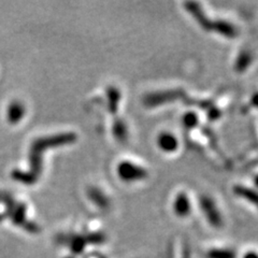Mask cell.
<instances>
[{"label": "cell", "mask_w": 258, "mask_h": 258, "mask_svg": "<svg viewBox=\"0 0 258 258\" xmlns=\"http://www.w3.org/2000/svg\"><path fill=\"white\" fill-rule=\"evenodd\" d=\"M117 172L119 176L125 181H134V180H140L142 177H145L147 172L143 170L139 166H135L132 163H122L118 168Z\"/></svg>", "instance_id": "cell-1"}, {"label": "cell", "mask_w": 258, "mask_h": 258, "mask_svg": "<svg viewBox=\"0 0 258 258\" xmlns=\"http://www.w3.org/2000/svg\"><path fill=\"white\" fill-rule=\"evenodd\" d=\"M158 145L165 152H173L177 149V140L175 136L165 133L158 137Z\"/></svg>", "instance_id": "cell-2"}, {"label": "cell", "mask_w": 258, "mask_h": 258, "mask_svg": "<svg viewBox=\"0 0 258 258\" xmlns=\"http://www.w3.org/2000/svg\"><path fill=\"white\" fill-rule=\"evenodd\" d=\"M203 209L206 213V216L208 217V220L212 226L214 227H220L222 225V219L220 216V213L216 211V209L211 206V204L209 203V200H205L203 203Z\"/></svg>", "instance_id": "cell-3"}, {"label": "cell", "mask_w": 258, "mask_h": 258, "mask_svg": "<svg viewBox=\"0 0 258 258\" xmlns=\"http://www.w3.org/2000/svg\"><path fill=\"white\" fill-rule=\"evenodd\" d=\"M174 211L179 216H187V214L190 212V203L187 197L183 194L176 197L174 203Z\"/></svg>", "instance_id": "cell-4"}, {"label": "cell", "mask_w": 258, "mask_h": 258, "mask_svg": "<svg viewBox=\"0 0 258 258\" xmlns=\"http://www.w3.org/2000/svg\"><path fill=\"white\" fill-rule=\"evenodd\" d=\"M208 258H237V254L232 249H212L207 254Z\"/></svg>", "instance_id": "cell-5"}, {"label": "cell", "mask_w": 258, "mask_h": 258, "mask_svg": "<svg viewBox=\"0 0 258 258\" xmlns=\"http://www.w3.org/2000/svg\"><path fill=\"white\" fill-rule=\"evenodd\" d=\"M243 258H258V254L255 252H247Z\"/></svg>", "instance_id": "cell-6"}, {"label": "cell", "mask_w": 258, "mask_h": 258, "mask_svg": "<svg viewBox=\"0 0 258 258\" xmlns=\"http://www.w3.org/2000/svg\"><path fill=\"white\" fill-rule=\"evenodd\" d=\"M255 182H256V184H257V186H258V176L256 177V179H255Z\"/></svg>", "instance_id": "cell-7"}]
</instances>
